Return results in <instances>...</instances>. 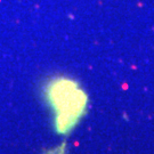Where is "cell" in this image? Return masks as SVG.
<instances>
[{"instance_id": "obj_1", "label": "cell", "mask_w": 154, "mask_h": 154, "mask_svg": "<svg viewBox=\"0 0 154 154\" xmlns=\"http://www.w3.org/2000/svg\"><path fill=\"white\" fill-rule=\"evenodd\" d=\"M47 97L57 113L58 128L70 127L86 107V95L77 82L69 79H56L47 88Z\"/></svg>"}]
</instances>
